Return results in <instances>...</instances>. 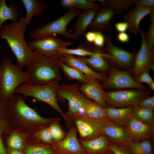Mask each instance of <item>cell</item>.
Returning a JSON list of instances; mask_svg holds the SVG:
<instances>
[{"mask_svg": "<svg viewBox=\"0 0 154 154\" xmlns=\"http://www.w3.org/2000/svg\"><path fill=\"white\" fill-rule=\"evenodd\" d=\"M61 4L65 7L83 11L90 9L98 10L101 8L100 5L94 3L91 0H63Z\"/></svg>", "mask_w": 154, "mask_h": 154, "instance_id": "33", "label": "cell"}, {"mask_svg": "<svg viewBox=\"0 0 154 154\" xmlns=\"http://www.w3.org/2000/svg\"><path fill=\"white\" fill-rule=\"evenodd\" d=\"M98 10L90 9L82 11L79 15L74 29L73 34L76 37L83 36L94 19Z\"/></svg>", "mask_w": 154, "mask_h": 154, "instance_id": "26", "label": "cell"}, {"mask_svg": "<svg viewBox=\"0 0 154 154\" xmlns=\"http://www.w3.org/2000/svg\"><path fill=\"white\" fill-rule=\"evenodd\" d=\"M29 82L28 75L22 68L13 64L8 58L3 59L0 64V98L8 101L19 85Z\"/></svg>", "mask_w": 154, "mask_h": 154, "instance_id": "4", "label": "cell"}, {"mask_svg": "<svg viewBox=\"0 0 154 154\" xmlns=\"http://www.w3.org/2000/svg\"><path fill=\"white\" fill-rule=\"evenodd\" d=\"M151 89L153 91L154 90V81H153L148 84Z\"/></svg>", "mask_w": 154, "mask_h": 154, "instance_id": "49", "label": "cell"}, {"mask_svg": "<svg viewBox=\"0 0 154 154\" xmlns=\"http://www.w3.org/2000/svg\"><path fill=\"white\" fill-rule=\"evenodd\" d=\"M60 119L56 118L49 125L50 129L54 143L62 140L65 135V133L59 123Z\"/></svg>", "mask_w": 154, "mask_h": 154, "instance_id": "38", "label": "cell"}, {"mask_svg": "<svg viewBox=\"0 0 154 154\" xmlns=\"http://www.w3.org/2000/svg\"><path fill=\"white\" fill-rule=\"evenodd\" d=\"M23 151V154H56L50 145L41 144H28Z\"/></svg>", "mask_w": 154, "mask_h": 154, "instance_id": "37", "label": "cell"}, {"mask_svg": "<svg viewBox=\"0 0 154 154\" xmlns=\"http://www.w3.org/2000/svg\"><path fill=\"white\" fill-rule=\"evenodd\" d=\"M105 109L109 120L119 125L126 127L129 119L132 116L133 106L123 108L108 107Z\"/></svg>", "mask_w": 154, "mask_h": 154, "instance_id": "23", "label": "cell"}, {"mask_svg": "<svg viewBox=\"0 0 154 154\" xmlns=\"http://www.w3.org/2000/svg\"><path fill=\"white\" fill-rule=\"evenodd\" d=\"M134 5L143 7L154 8V0H133Z\"/></svg>", "mask_w": 154, "mask_h": 154, "instance_id": "44", "label": "cell"}, {"mask_svg": "<svg viewBox=\"0 0 154 154\" xmlns=\"http://www.w3.org/2000/svg\"><path fill=\"white\" fill-rule=\"evenodd\" d=\"M28 44L32 50L47 57H59L58 50L67 48L71 45L69 42L61 39L56 34L48 35L41 38L29 42Z\"/></svg>", "mask_w": 154, "mask_h": 154, "instance_id": "10", "label": "cell"}, {"mask_svg": "<svg viewBox=\"0 0 154 154\" xmlns=\"http://www.w3.org/2000/svg\"><path fill=\"white\" fill-rule=\"evenodd\" d=\"M27 26L22 17L18 21L3 26L0 31V39L6 40L16 57L17 64L22 68L27 65L33 52L24 38Z\"/></svg>", "mask_w": 154, "mask_h": 154, "instance_id": "3", "label": "cell"}, {"mask_svg": "<svg viewBox=\"0 0 154 154\" xmlns=\"http://www.w3.org/2000/svg\"><path fill=\"white\" fill-rule=\"evenodd\" d=\"M103 154H115L112 151L109 150L103 153Z\"/></svg>", "mask_w": 154, "mask_h": 154, "instance_id": "50", "label": "cell"}, {"mask_svg": "<svg viewBox=\"0 0 154 154\" xmlns=\"http://www.w3.org/2000/svg\"><path fill=\"white\" fill-rule=\"evenodd\" d=\"M106 46L104 57L107 60L118 66L127 69L133 67L136 56V52H128L121 48L115 45L112 37L107 34L105 36Z\"/></svg>", "mask_w": 154, "mask_h": 154, "instance_id": "11", "label": "cell"}, {"mask_svg": "<svg viewBox=\"0 0 154 154\" xmlns=\"http://www.w3.org/2000/svg\"><path fill=\"white\" fill-rule=\"evenodd\" d=\"M68 118L76 126L81 141L90 140L101 134V127L105 122H100L92 119L87 116L83 111Z\"/></svg>", "mask_w": 154, "mask_h": 154, "instance_id": "12", "label": "cell"}, {"mask_svg": "<svg viewBox=\"0 0 154 154\" xmlns=\"http://www.w3.org/2000/svg\"><path fill=\"white\" fill-rule=\"evenodd\" d=\"M151 24L145 36L146 40L150 48L154 50V13L150 15Z\"/></svg>", "mask_w": 154, "mask_h": 154, "instance_id": "39", "label": "cell"}, {"mask_svg": "<svg viewBox=\"0 0 154 154\" xmlns=\"http://www.w3.org/2000/svg\"><path fill=\"white\" fill-rule=\"evenodd\" d=\"M149 96L146 90H125L106 92L108 107L123 108L136 104Z\"/></svg>", "mask_w": 154, "mask_h": 154, "instance_id": "8", "label": "cell"}, {"mask_svg": "<svg viewBox=\"0 0 154 154\" xmlns=\"http://www.w3.org/2000/svg\"><path fill=\"white\" fill-rule=\"evenodd\" d=\"M126 144L131 154H153L152 144L148 139L141 141L129 140Z\"/></svg>", "mask_w": 154, "mask_h": 154, "instance_id": "29", "label": "cell"}, {"mask_svg": "<svg viewBox=\"0 0 154 154\" xmlns=\"http://www.w3.org/2000/svg\"><path fill=\"white\" fill-rule=\"evenodd\" d=\"M84 113L94 120L103 122L109 119L105 108L88 99L83 108Z\"/></svg>", "mask_w": 154, "mask_h": 154, "instance_id": "27", "label": "cell"}, {"mask_svg": "<svg viewBox=\"0 0 154 154\" xmlns=\"http://www.w3.org/2000/svg\"><path fill=\"white\" fill-rule=\"evenodd\" d=\"M59 57H50L33 51L27 65L30 83L42 85L56 81L61 82Z\"/></svg>", "mask_w": 154, "mask_h": 154, "instance_id": "2", "label": "cell"}, {"mask_svg": "<svg viewBox=\"0 0 154 154\" xmlns=\"http://www.w3.org/2000/svg\"></svg>", "mask_w": 154, "mask_h": 154, "instance_id": "51", "label": "cell"}, {"mask_svg": "<svg viewBox=\"0 0 154 154\" xmlns=\"http://www.w3.org/2000/svg\"><path fill=\"white\" fill-rule=\"evenodd\" d=\"M154 12V8L135 5L124 15V22L127 24L129 32L135 35L139 34L141 21L145 17Z\"/></svg>", "mask_w": 154, "mask_h": 154, "instance_id": "19", "label": "cell"}, {"mask_svg": "<svg viewBox=\"0 0 154 154\" xmlns=\"http://www.w3.org/2000/svg\"><path fill=\"white\" fill-rule=\"evenodd\" d=\"M143 108L154 110V96L148 97L139 102L136 104Z\"/></svg>", "mask_w": 154, "mask_h": 154, "instance_id": "42", "label": "cell"}, {"mask_svg": "<svg viewBox=\"0 0 154 154\" xmlns=\"http://www.w3.org/2000/svg\"><path fill=\"white\" fill-rule=\"evenodd\" d=\"M102 48L97 47L96 53L88 58L79 57L94 71L106 73L109 72L110 66L104 57L105 53L101 52Z\"/></svg>", "mask_w": 154, "mask_h": 154, "instance_id": "24", "label": "cell"}, {"mask_svg": "<svg viewBox=\"0 0 154 154\" xmlns=\"http://www.w3.org/2000/svg\"><path fill=\"white\" fill-rule=\"evenodd\" d=\"M77 131L70 128L62 140L50 145L56 154H87L77 138Z\"/></svg>", "mask_w": 154, "mask_h": 154, "instance_id": "14", "label": "cell"}, {"mask_svg": "<svg viewBox=\"0 0 154 154\" xmlns=\"http://www.w3.org/2000/svg\"><path fill=\"white\" fill-rule=\"evenodd\" d=\"M84 35L85 38L88 42L91 43L94 42L96 37V31H90L85 33Z\"/></svg>", "mask_w": 154, "mask_h": 154, "instance_id": "47", "label": "cell"}, {"mask_svg": "<svg viewBox=\"0 0 154 154\" xmlns=\"http://www.w3.org/2000/svg\"><path fill=\"white\" fill-rule=\"evenodd\" d=\"M149 69L143 70L137 77L134 78L135 80L138 83L141 84L142 83H146L148 85L154 81L149 73Z\"/></svg>", "mask_w": 154, "mask_h": 154, "instance_id": "41", "label": "cell"}, {"mask_svg": "<svg viewBox=\"0 0 154 154\" xmlns=\"http://www.w3.org/2000/svg\"><path fill=\"white\" fill-rule=\"evenodd\" d=\"M139 34L141 36V41L140 49L136 54L132 68L134 78L138 76L144 70H154L153 50L150 48L146 40L145 33L141 28Z\"/></svg>", "mask_w": 154, "mask_h": 154, "instance_id": "13", "label": "cell"}, {"mask_svg": "<svg viewBox=\"0 0 154 154\" xmlns=\"http://www.w3.org/2000/svg\"><path fill=\"white\" fill-rule=\"evenodd\" d=\"M21 96H13L8 101L9 113L14 129L28 139L46 127L56 118H46L40 115L25 103Z\"/></svg>", "mask_w": 154, "mask_h": 154, "instance_id": "1", "label": "cell"}, {"mask_svg": "<svg viewBox=\"0 0 154 154\" xmlns=\"http://www.w3.org/2000/svg\"><path fill=\"white\" fill-rule=\"evenodd\" d=\"M101 134L105 135L110 142L119 143L126 144L129 140L126 128L122 127L108 120L102 125Z\"/></svg>", "mask_w": 154, "mask_h": 154, "instance_id": "21", "label": "cell"}, {"mask_svg": "<svg viewBox=\"0 0 154 154\" xmlns=\"http://www.w3.org/2000/svg\"><path fill=\"white\" fill-rule=\"evenodd\" d=\"M26 10L25 22L28 26L34 16L40 17L47 9L45 3L40 0H21Z\"/></svg>", "mask_w": 154, "mask_h": 154, "instance_id": "25", "label": "cell"}, {"mask_svg": "<svg viewBox=\"0 0 154 154\" xmlns=\"http://www.w3.org/2000/svg\"><path fill=\"white\" fill-rule=\"evenodd\" d=\"M98 80L88 78V81L81 84L80 90L88 99L104 108L108 107L106 102V92Z\"/></svg>", "mask_w": 154, "mask_h": 154, "instance_id": "16", "label": "cell"}, {"mask_svg": "<svg viewBox=\"0 0 154 154\" xmlns=\"http://www.w3.org/2000/svg\"><path fill=\"white\" fill-rule=\"evenodd\" d=\"M114 25L116 30L119 33L126 32L128 29V25L124 22L115 23Z\"/></svg>", "mask_w": 154, "mask_h": 154, "instance_id": "45", "label": "cell"}, {"mask_svg": "<svg viewBox=\"0 0 154 154\" xmlns=\"http://www.w3.org/2000/svg\"><path fill=\"white\" fill-rule=\"evenodd\" d=\"M59 82L55 81L42 85H35L30 83L23 84L18 87L15 92L22 94L25 98L30 96L45 102L59 113L66 123L71 122L60 108L58 103L56 91Z\"/></svg>", "mask_w": 154, "mask_h": 154, "instance_id": "5", "label": "cell"}, {"mask_svg": "<svg viewBox=\"0 0 154 154\" xmlns=\"http://www.w3.org/2000/svg\"><path fill=\"white\" fill-rule=\"evenodd\" d=\"M95 38L93 42L94 45L96 47L102 48L105 43V36L100 31H96Z\"/></svg>", "mask_w": 154, "mask_h": 154, "instance_id": "43", "label": "cell"}, {"mask_svg": "<svg viewBox=\"0 0 154 154\" xmlns=\"http://www.w3.org/2000/svg\"><path fill=\"white\" fill-rule=\"evenodd\" d=\"M109 74L102 86L104 89H121L130 88L146 90L143 85L137 82L129 71L119 70L110 66Z\"/></svg>", "mask_w": 154, "mask_h": 154, "instance_id": "9", "label": "cell"}, {"mask_svg": "<svg viewBox=\"0 0 154 154\" xmlns=\"http://www.w3.org/2000/svg\"><path fill=\"white\" fill-rule=\"evenodd\" d=\"M133 106L132 116L154 128V111L143 108L136 105Z\"/></svg>", "mask_w": 154, "mask_h": 154, "instance_id": "32", "label": "cell"}, {"mask_svg": "<svg viewBox=\"0 0 154 154\" xmlns=\"http://www.w3.org/2000/svg\"><path fill=\"white\" fill-rule=\"evenodd\" d=\"M14 130L9 113L7 101L0 98V154H7L6 140Z\"/></svg>", "mask_w": 154, "mask_h": 154, "instance_id": "17", "label": "cell"}, {"mask_svg": "<svg viewBox=\"0 0 154 154\" xmlns=\"http://www.w3.org/2000/svg\"><path fill=\"white\" fill-rule=\"evenodd\" d=\"M60 68L66 77L70 80H75L81 84L87 82L88 78L78 70L65 64L60 61Z\"/></svg>", "mask_w": 154, "mask_h": 154, "instance_id": "35", "label": "cell"}, {"mask_svg": "<svg viewBox=\"0 0 154 154\" xmlns=\"http://www.w3.org/2000/svg\"><path fill=\"white\" fill-rule=\"evenodd\" d=\"M80 83L78 82L71 84L59 85L57 88L58 101L67 100L68 102V110L65 114L68 118L83 110L88 99L80 90Z\"/></svg>", "mask_w": 154, "mask_h": 154, "instance_id": "7", "label": "cell"}, {"mask_svg": "<svg viewBox=\"0 0 154 154\" xmlns=\"http://www.w3.org/2000/svg\"><path fill=\"white\" fill-rule=\"evenodd\" d=\"M117 38L122 43H129L130 41L129 36L126 32L119 33L117 35Z\"/></svg>", "mask_w": 154, "mask_h": 154, "instance_id": "46", "label": "cell"}, {"mask_svg": "<svg viewBox=\"0 0 154 154\" xmlns=\"http://www.w3.org/2000/svg\"><path fill=\"white\" fill-rule=\"evenodd\" d=\"M109 149L115 154H131L126 144L116 143L110 141Z\"/></svg>", "mask_w": 154, "mask_h": 154, "instance_id": "40", "label": "cell"}, {"mask_svg": "<svg viewBox=\"0 0 154 154\" xmlns=\"http://www.w3.org/2000/svg\"><path fill=\"white\" fill-rule=\"evenodd\" d=\"M54 143L53 139L48 127L38 131L28 139V144H41L51 145Z\"/></svg>", "mask_w": 154, "mask_h": 154, "instance_id": "31", "label": "cell"}, {"mask_svg": "<svg viewBox=\"0 0 154 154\" xmlns=\"http://www.w3.org/2000/svg\"><path fill=\"white\" fill-rule=\"evenodd\" d=\"M134 5L133 0H107L104 7L112 9L115 14H120Z\"/></svg>", "mask_w": 154, "mask_h": 154, "instance_id": "34", "label": "cell"}, {"mask_svg": "<svg viewBox=\"0 0 154 154\" xmlns=\"http://www.w3.org/2000/svg\"><path fill=\"white\" fill-rule=\"evenodd\" d=\"M97 47L95 50H92L89 46V43H84L78 46L76 49H68L67 48L59 49L58 51L60 53L77 55L78 56H85L94 54L96 53Z\"/></svg>", "mask_w": 154, "mask_h": 154, "instance_id": "36", "label": "cell"}, {"mask_svg": "<svg viewBox=\"0 0 154 154\" xmlns=\"http://www.w3.org/2000/svg\"><path fill=\"white\" fill-rule=\"evenodd\" d=\"M59 57L61 62L67 66L78 70L88 78L95 79L103 82L106 79V73L94 71L79 56L76 57L71 54L60 53Z\"/></svg>", "mask_w": 154, "mask_h": 154, "instance_id": "15", "label": "cell"}, {"mask_svg": "<svg viewBox=\"0 0 154 154\" xmlns=\"http://www.w3.org/2000/svg\"><path fill=\"white\" fill-rule=\"evenodd\" d=\"M18 8L13 4H6L5 0H0V30L3 23L7 20L12 22L17 21L19 19Z\"/></svg>", "mask_w": 154, "mask_h": 154, "instance_id": "28", "label": "cell"}, {"mask_svg": "<svg viewBox=\"0 0 154 154\" xmlns=\"http://www.w3.org/2000/svg\"><path fill=\"white\" fill-rule=\"evenodd\" d=\"M27 141L26 137L14 129L7 139L6 148L23 151L28 144Z\"/></svg>", "mask_w": 154, "mask_h": 154, "instance_id": "30", "label": "cell"}, {"mask_svg": "<svg viewBox=\"0 0 154 154\" xmlns=\"http://www.w3.org/2000/svg\"><path fill=\"white\" fill-rule=\"evenodd\" d=\"M82 11L70 8L68 12L56 20L29 33L31 38L38 40L48 35L58 34L63 36L67 39L74 40L81 39L68 32L67 26L76 17L79 15Z\"/></svg>", "mask_w": 154, "mask_h": 154, "instance_id": "6", "label": "cell"}, {"mask_svg": "<svg viewBox=\"0 0 154 154\" xmlns=\"http://www.w3.org/2000/svg\"><path fill=\"white\" fill-rule=\"evenodd\" d=\"M115 13L106 7L99 9L88 29L90 31L110 32L112 31V23Z\"/></svg>", "mask_w": 154, "mask_h": 154, "instance_id": "18", "label": "cell"}, {"mask_svg": "<svg viewBox=\"0 0 154 154\" xmlns=\"http://www.w3.org/2000/svg\"><path fill=\"white\" fill-rule=\"evenodd\" d=\"M80 142L87 154H103L110 150V141L102 134L90 140L80 141Z\"/></svg>", "mask_w": 154, "mask_h": 154, "instance_id": "22", "label": "cell"}, {"mask_svg": "<svg viewBox=\"0 0 154 154\" xmlns=\"http://www.w3.org/2000/svg\"><path fill=\"white\" fill-rule=\"evenodd\" d=\"M129 140L138 141L148 139L154 135V128L132 116L126 127Z\"/></svg>", "mask_w": 154, "mask_h": 154, "instance_id": "20", "label": "cell"}, {"mask_svg": "<svg viewBox=\"0 0 154 154\" xmlns=\"http://www.w3.org/2000/svg\"><path fill=\"white\" fill-rule=\"evenodd\" d=\"M7 154H23L22 151L6 148Z\"/></svg>", "mask_w": 154, "mask_h": 154, "instance_id": "48", "label": "cell"}]
</instances>
